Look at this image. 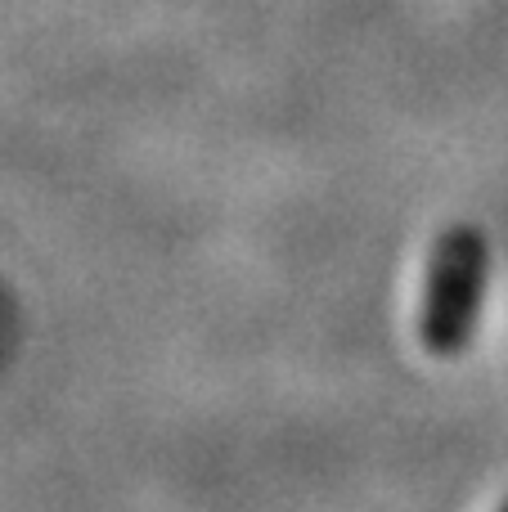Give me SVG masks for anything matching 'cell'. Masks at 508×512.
<instances>
[{
  "instance_id": "6da1fadb",
  "label": "cell",
  "mask_w": 508,
  "mask_h": 512,
  "mask_svg": "<svg viewBox=\"0 0 508 512\" xmlns=\"http://www.w3.org/2000/svg\"><path fill=\"white\" fill-rule=\"evenodd\" d=\"M486 297V243L477 230H450L437 239L423 274L414 333L432 360H450L468 346L477 328V310Z\"/></svg>"
},
{
  "instance_id": "7a4b0ae2",
  "label": "cell",
  "mask_w": 508,
  "mask_h": 512,
  "mask_svg": "<svg viewBox=\"0 0 508 512\" xmlns=\"http://www.w3.org/2000/svg\"><path fill=\"white\" fill-rule=\"evenodd\" d=\"M495 512H508V499H504V504H500V508H495Z\"/></svg>"
}]
</instances>
